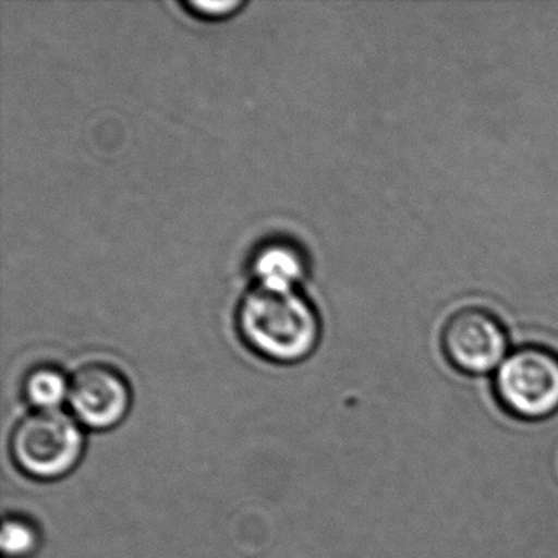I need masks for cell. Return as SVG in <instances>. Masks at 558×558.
<instances>
[{
    "mask_svg": "<svg viewBox=\"0 0 558 558\" xmlns=\"http://www.w3.org/2000/svg\"><path fill=\"white\" fill-rule=\"evenodd\" d=\"M238 331L251 351L279 364L312 355L322 338V322L308 299L296 289L257 283L238 306Z\"/></svg>",
    "mask_w": 558,
    "mask_h": 558,
    "instance_id": "1",
    "label": "cell"
},
{
    "mask_svg": "<svg viewBox=\"0 0 558 558\" xmlns=\"http://www.w3.org/2000/svg\"><path fill=\"white\" fill-rule=\"evenodd\" d=\"M499 410L522 423H542L558 414V354L544 345L512 349L493 374Z\"/></svg>",
    "mask_w": 558,
    "mask_h": 558,
    "instance_id": "2",
    "label": "cell"
},
{
    "mask_svg": "<svg viewBox=\"0 0 558 558\" xmlns=\"http://www.w3.org/2000/svg\"><path fill=\"white\" fill-rule=\"evenodd\" d=\"M12 457L22 472L38 480H57L80 463L84 434L76 421L60 410H37L15 426Z\"/></svg>",
    "mask_w": 558,
    "mask_h": 558,
    "instance_id": "3",
    "label": "cell"
},
{
    "mask_svg": "<svg viewBox=\"0 0 558 558\" xmlns=\"http://www.w3.org/2000/svg\"><path fill=\"white\" fill-rule=\"evenodd\" d=\"M440 348L450 367L466 377L495 374L511 352L506 326L483 308L453 313L444 325Z\"/></svg>",
    "mask_w": 558,
    "mask_h": 558,
    "instance_id": "4",
    "label": "cell"
},
{
    "mask_svg": "<svg viewBox=\"0 0 558 558\" xmlns=\"http://www.w3.org/2000/svg\"><path fill=\"white\" fill-rule=\"evenodd\" d=\"M74 416L89 429L106 430L122 423L132 403L129 381L112 365L87 364L70 380Z\"/></svg>",
    "mask_w": 558,
    "mask_h": 558,
    "instance_id": "5",
    "label": "cell"
},
{
    "mask_svg": "<svg viewBox=\"0 0 558 558\" xmlns=\"http://www.w3.org/2000/svg\"><path fill=\"white\" fill-rule=\"evenodd\" d=\"M251 269L259 286L296 289L306 276L305 254L290 241H267L254 254Z\"/></svg>",
    "mask_w": 558,
    "mask_h": 558,
    "instance_id": "6",
    "label": "cell"
},
{
    "mask_svg": "<svg viewBox=\"0 0 558 558\" xmlns=\"http://www.w3.org/2000/svg\"><path fill=\"white\" fill-rule=\"evenodd\" d=\"M24 391L28 403L38 410H58L70 397V380L57 368H35L25 380Z\"/></svg>",
    "mask_w": 558,
    "mask_h": 558,
    "instance_id": "7",
    "label": "cell"
},
{
    "mask_svg": "<svg viewBox=\"0 0 558 558\" xmlns=\"http://www.w3.org/2000/svg\"><path fill=\"white\" fill-rule=\"evenodd\" d=\"M38 537L34 525L24 519H5L2 527V554L5 558H24L31 555L37 547Z\"/></svg>",
    "mask_w": 558,
    "mask_h": 558,
    "instance_id": "8",
    "label": "cell"
},
{
    "mask_svg": "<svg viewBox=\"0 0 558 558\" xmlns=\"http://www.w3.org/2000/svg\"><path fill=\"white\" fill-rule=\"evenodd\" d=\"M243 2H240V0H225V2H220V0H214V2H195L194 0V2H187L185 8L194 12L198 17L214 19V21H217V19L228 17V15L233 14V12H236L238 9L243 8Z\"/></svg>",
    "mask_w": 558,
    "mask_h": 558,
    "instance_id": "9",
    "label": "cell"
}]
</instances>
